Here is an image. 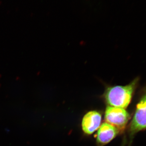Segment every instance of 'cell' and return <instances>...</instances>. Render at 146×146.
Here are the masks:
<instances>
[{"label":"cell","mask_w":146,"mask_h":146,"mask_svg":"<svg viewBox=\"0 0 146 146\" xmlns=\"http://www.w3.org/2000/svg\"><path fill=\"white\" fill-rule=\"evenodd\" d=\"M139 78H136L125 86H107L104 98L108 106L125 109L130 104L138 86Z\"/></svg>","instance_id":"1"},{"label":"cell","mask_w":146,"mask_h":146,"mask_svg":"<svg viewBox=\"0 0 146 146\" xmlns=\"http://www.w3.org/2000/svg\"><path fill=\"white\" fill-rule=\"evenodd\" d=\"M146 130V86L142 91L128 129L129 145L136 133Z\"/></svg>","instance_id":"2"},{"label":"cell","mask_w":146,"mask_h":146,"mask_svg":"<svg viewBox=\"0 0 146 146\" xmlns=\"http://www.w3.org/2000/svg\"><path fill=\"white\" fill-rule=\"evenodd\" d=\"M130 118L129 113L124 108L108 106L106 109V121L119 131L124 129Z\"/></svg>","instance_id":"3"},{"label":"cell","mask_w":146,"mask_h":146,"mask_svg":"<svg viewBox=\"0 0 146 146\" xmlns=\"http://www.w3.org/2000/svg\"><path fill=\"white\" fill-rule=\"evenodd\" d=\"M101 121L102 115L100 112L96 111H90L82 119V130L86 134H92L99 128Z\"/></svg>","instance_id":"4"},{"label":"cell","mask_w":146,"mask_h":146,"mask_svg":"<svg viewBox=\"0 0 146 146\" xmlns=\"http://www.w3.org/2000/svg\"><path fill=\"white\" fill-rule=\"evenodd\" d=\"M119 130L107 123H103L98 130L97 142L99 146H103L112 141L119 133Z\"/></svg>","instance_id":"5"}]
</instances>
